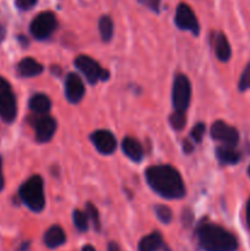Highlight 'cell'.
I'll list each match as a JSON object with an SVG mask.
<instances>
[{
	"label": "cell",
	"instance_id": "4fadbf2b",
	"mask_svg": "<svg viewBox=\"0 0 250 251\" xmlns=\"http://www.w3.org/2000/svg\"><path fill=\"white\" fill-rule=\"evenodd\" d=\"M212 44L213 49H215L216 56L218 60L221 61H228L230 55H232V49H230L229 42H228L227 37L222 33V32H217L212 36Z\"/></svg>",
	"mask_w": 250,
	"mask_h": 251
},
{
	"label": "cell",
	"instance_id": "7a4b0ae2",
	"mask_svg": "<svg viewBox=\"0 0 250 251\" xmlns=\"http://www.w3.org/2000/svg\"><path fill=\"white\" fill-rule=\"evenodd\" d=\"M199 244L205 251H235L238 249L237 238L213 223H202L198 230Z\"/></svg>",
	"mask_w": 250,
	"mask_h": 251
},
{
	"label": "cell",
	"instance_id": "484cf974",
	"mask_svg": "<svg viewBox=\"0 0 250 251\" xmlns=\"http://www.w3.org/2000/svg\"><path fill=\"white\" fill-rule=\"evenodd\" d=\"M205 130H206L205 124H202V123L196 124L195 126L193 127V130L190 131L191 139H193L196 144H200L201 140H202L203 137V134H205Z\"/></svg>",
	"mask_w": 250,
	"mask_h": 251
},
{
	"label": "cell",
	"instance_id": "d6a6232c",
	"mask_svg": "<svg viewBox=\"0 0 250 251\" xmlns=\"http://www.w3.org/2000/svg\"><path fill=\"white\" fill-rule=\"evenodd\" d=\"M108 251H120V250H119V247H118L115 243H110V244L108 245Z\"/></svg>",
	"mask_w": 250,
	"mask_h": 251
},
{
	"label": "cell",
	"instance_id": "9c48e42d",
	"mask_svg": "<svg viewBox=\"0 0 250 251\" xmlns=\"http://www.w3.org/2000/svg\"><path fill=\"white\" fill-rule=\"evenodd\" d=\"M90 139L97 151L102 154H112L117 149L115 136L108 130H97L91 134Z\"/></svg>",
	"mask_w": 250,
	"mask_h": 251
},
{
	"label": "cell",
	"instance_id": "3957f363",
	"mask_svg": "<svg viewBox=\"0 0 250 251\" xmlns=\"http://www.w3.org/2000/svg\"><path fill=\"white\" fill-rule=\"evenodd\" d=\"M20 198L25 205L33 212H41L46 206L43 179L41 176H32L20 188Z\"/></svg>",
	"mask_w": 250,
	"mask_h": 251
},
{
	"label": "cell",
	"instance_id": "f546056e",
	"mask_svg": "<svg viewBox=\"0 0 250 251\" xmlns=\"http://www.w3.org/2000/svg\"><path fill=\"white\" fill-rule=\"evenodd\" d=\"M184 151L186 152V153H190V152H193L194 150V145L190 144L189 141H184Z\"/></svg>",
	"mask_w": 250,
	"mask_h": 251
},
{
	"label": "cell",
	"instance_id": "4dcf8cb0",
	"mask_svg": "<svg viewBox=\"0 0 250 251\" xmlns=\"http://www.w3.org/2000/svg\"><path fill=\"white\" fill-rule=\"evenodd\" d=\"M4 184H5V180H4V176H2V163H1V158H0V190L4 189Z\"/></svg>",
	"mask_w": 250,
	"mask_h": 251
},
{
	"label": "cell",
	"instance_id": "44dd1931",
	"mask_svg": "<svg viewBox=\"0 0 250 251\" xmlns=\"http://www.w3.org/2000/svg\"><path fill=\"white\" fill-rule=\"evenodd\" d=\"M73 221L76 229L80 230V232H86L88 229V217L86 215V212H82L80 210H75L73 213Z\"/></svg>",
	"mask_w": 250,
	"mask_h": 251
},
{
	"label": "cell",
	"instance_id": "5b68a950",
	"mask_svg": "<svg viewBox=\"0 0 250 251\" xmlns=\"http://www.w3.org/2000/svg\"><path fill=\"white\" fill-rule=\"evenodd\" d=\"M75 65L91 85H95L98 81H107L109 78V73L87 55L77 56L75 59Z\"/></svg>",
	"mask_w": 250,
	"mask_h": 251
},
{
	"label": "cell",
	"instance_id": "ac0fdd59",
	"mask_svg": "<svg viewBox=\"0 0 250 251\" xmlns=\"http://www.w3.org/2000/svg\"><path fill=\"white\" fill-rule=\"evenodd\" d=\"M161 248H163V238L158 232L146 235L139 243V251H158Z\"/></svg>",
	"mask_w": 250,
	"mask_h": 251
},
{
	"label": "cell",
	"instance_id": "7c38bea8",
	"mask_svg": "<svg viewBox=\"0 0 250 251\" xmlns=\"http://www.w3.org/2000/svg\"><path fill=\"white\" fill-rule=\"evenodd\" d=\"M17 114L16 97L11 90L0 96V117L4 122H14Z\"/></svg>",
	"mask_w": 250,
	"mask_h": 251
},
{
	"label": "cell",
	"instance_id": "4316f807",
	"mask_svg": "<svg viewBox=\"0 0 250 251\" xmlns=\"http://www.w3.org/2000/svg\"><path fill=\"white\" fill-rule=\"evenodd\" d=\"M37 2V0H16V5L21 10H28L31 7L34 6V4Z\"/></svg>",
	"mask_w": 250,
	"mask_h": 251
},
{
	"label": "cell",
	"instance_id": "8992f818",
	"mask_svg": "<svg viewBox=\"0 0 250 251\" xmlns=\"http://www.w3.org/2000/svg\"><path fill=\"white\" fill-rule=\"evenodd\" d=\"M58 26L56 17L53 12L43 11L37 15L31 22V33L36 39H46L54 32Z\"/></svg>",
	"mask_w": 250,
	"mask_h": 251
},
{
	"label": "cell",
	"instance_id": "603a6c76",
	"mask_svg": "<svg viewBox=\"0 0 250 251\" xmlns=\"http://www.w3.org/2000/svg\"><path fill=\"white\" fill-rule=\"evenodd\" d=\"M154 211H156L157 218H158L162 223H164V225L171 223L172 217H173L171 208L167 207V206L164 205H157L156 207H154Z\"/></svg>",
	"mask_w": 250,
	"mask_h": 251
},
{
	"label": "cell",
	"instance_id": "ba28073f",
	"mask_svg": "<svg viewBox=\"0 0 250 251\" xmlns=\"http://www.w3.org/2000/svg\"><path fill=\"white\" fill-rule=\"evenodd\" d=\"M175 25L180 29L190 31L195 36H198L199 32H200V26H199V21L196 19L195 14L191 10V7L188 4H184V2L179 4V6L176 7Z\"/></svg>",
	"mask_w": 250,
	"mask_h": 251
},
{
	"label": "cell",
	"instance_id": "cb8c5ba5",
	"mask_svg": "<svg viewBox=\"0 0 250 251\" xmlns=\"http://www.w3.org/2000/svg\"><path fill=\"white\" fill-rule=\"evenodd\" d=\"M86 215H87V217L92 221V223H93V226H95L96 229H100V215H98L97 208H96L92 203L88 202L87 205H86Z\"/></svg>",
	"mask_w": 250,
	"mask_h": 251
},
{
	"label": "cell",
	"instance_id": "1f68e13d",
	"mask_svg": "<svg viewBox=\"0 0 250 251\" xmlns=\"http://www.w3.org/2000/svg\"><path fill=\"white\" fill-rule=\"evenodd\" d=\"M247 223H248V227L250 228V199L247 202Z\"/></svg>",
	"mask_w": 250,
	"mask_h": 251
},
{
	"label": "cell",
	"instance_id": "836d02e7",
	"mask_svg": "<svg viewBox=\"0 0 250 251\" xmlns=\"http://www.w3.org/2000/svg\"><path fill=\"white\" fill-rule=\"evenodd\" d=\"M82 251H96V249L92 245H85V247L82 248Z\"/></svg>",
	"mask_w": 250,
	"mask_h": 251
},
{
	"label": "cell",
	"instance_id": "e575fe53",
	"mask_svg": "<svg viewBox=\"0 0 250 251\" xmlns=\"http://www.w3.org/2000/svg\"><path fill=\"white\" fill-rule=\"evenodd\" d=\"M248 173H249V176H250V166H249V169H248Z\"/></svg>",
	"mask_w": 250,
	"mask_h": 251
},
{
	"label": "cell",
	"instance_id": "83f0119b",
	"mask_svg": "<svg viewBox=\"0 0 250 251\" xmlns=\"http://www.w3.org/2000/svg\"><path fill=\"white\" fill-rule=\"evenodd\" d=\"M142 4L146 5L149 9H151L152 11L158 12L159 5H161V0H141Z\"/></svg>",
	"mask_w": 250,
	"mask_h": 251
},
{
	"label": "cell",
	"instance_id": "6da1fadb",
	"mask_svg": "<svg viewBox=\"0 0 250 251\" xmlns=\"http://www.w3.org/2000/svg\"><path fill=\"white\" fill-rule=\"evenodd\" d=\"M145 176L152 190L162 198L173 200L185 196V184L180 174L169 164L150 167L147 168Z\"/></svg>",
	"mask_w": 250,
	"mask_h": 251
},
{
	"label": "cell",
	"instance_id": "30bf717a",
	"mask_svg": "<svg viewBox=\"0 0 250 251\" xmlns=\"http://www.w3.org/2000/svg\"><path fill=\"white\" fill-rule=\"evenodd\" d=\"M36 139L38 142H48L56 130V122L48 115H41L34 122Z\"/></svg>",
	"mask_w": 250,
	"mask_h": 251
},
{
	"label": "cell",
	"instance_id": "8fae6325",
	"mask_svg": "<svg viewBox=\"0 0 250 251\" xmlns=\"http://www.w3.org/2000/svg\"><path fill=\"white\" fill-rule=\"evenodd\" d=\"M85 95V86L82 80L76 74H69L65 80V96L69 102L77 103Z\"/></svg>",
	"mask_w": 250,
	"mask_h": 251
},
{
	"label": "cell",
	"instance_id": "d6986e66",
	"mask_svg": "<svg viewBox=\"0 0 250 251\" xmlns=\"http://www.w3.org/2000/svg\"><path fill=\"white\" fill-rule=\"evenodd\" d=\"M216 156L218 161L222 164H235L239 162L240 154L239 152L235 151L234 147L230 146H220L216 150Z\"/></svg>",
	"mask_w": 250,
	"mask_h": 251
},
{
	"label": "cell",
	"instance_id": "5bb4252c",
	"mask_svg": "<svg viewBox=\"0 0 250 251\" xmlns=\"http://www.w3.org/2000/svg\"><path fill=\"white\" fill-rule=\"evenodd\" d=\"M122 149L125 156L129 157L131 161L140 162L144 158V150H142V146L134 137H125L122 142Z\"/></svg>",
	"mask_w": 250,
	"mask_h": 251
},
{
	"label": "cell",
	"instance_id": "2e32d148",
	"mask_svg": "<svg viewBox=\"0 0 250 251\" xmlns=\"http://www.w3.org/2000/svg\"><path fill=\"white\" fill-rule=\"evenodd\" d=\"M17 70H19L20 75L24 77H33L43 71V66L34 59L25 58L19 63Z\"/></svg>",
	"mask_w": 250,
	"mask_h": 251
},
{
	"label": "cell",
	"instance_id": "9a60e30c",
	"mask_svg": "<svg viewBox=\"0 0 250 251\" xmlns=\"http://www.w3.org/2000/svg\"><path fill=\"white\" fill-rule=\"evenodd\" d=\"M44 244L49 248V249H55V248L61 247L65 243L66 235L64 233L63 228L59 226H53L49 228L44 234Z\"/></svg>",
	"mask_w": 250,
	"mask_h": 251
},
{
	"label": "cell",
	"instance_id": "e0dca14e",
	"mask_svg": "<svg viewBox=\"0 0 250 251\" xmlns=\"http://www.w3.org/2000/svg\"><path fill=\"white\" fill-rule=\"evenodd\" d=\"M29 109L32 112H34L36 114H41V115H46L47 113L50 110L51 107V102L49 100L48 96L43 95V93H38V95H34L33 97L29 100Z\"/></svg>",
	"mask_w": 250,
	"mask_h": 251
},
{
	"label": "cell",
	"instance_id": "ffe728a7",
	"mask_svg": "<svg viewBox=\"0 0 250 251\" xmlns=\"http://www.w3.org/2000/svg\"><path fill=\"white\" fill-rule=\"evenodd\" d=\"M98 27H100V33L103 42H109L114 33V24L112 19L109 16H102L98 22Z\"/></svg>",
	"mask_w": 250,
	"mask_h": 251
},
{
	"label": "cell",
	"instance_id": "f1b7e54d",
	"mask_svg": "<svg viewBox=\"0 0 250 251\" xmlns=\"http://www.w3.org/2000/svg\"><path fill=\"white\" fill-rule=\"evenodd\" d=\"M7 91H10L9 82H7L4 77H1V76H0V96L4 95V93L7 92Z\"/></svg>",
	"mask_w": 250,
	"mask_h": 251
},
{
	"label": "cell",
	"instance_id": "52a82bcc",
	"mask_svg": "<svg viewBox=\"0 0 250 251\" xmlns=\"http://www.w3.org/2000/svg\"><path fill=\"white\" fill-rule=\"evenodd\" d=\"M211 136L216 141L222 142L225 146L234 147L239 141V134L237 129L225 122H215L211 126Z\"/></svg>",
	"mask_w": 250,
	"mask_h": 251
},
{
	"label": "cell",
	"instance_id": "277c9868",
	"mask_svg": "<svg viewBox=\"0 0 250 251\" xmlns=\"http://www.w3.org/2000/svg\"><path fill=\"white\" fill-rule=\"evenodd\" d=\"M191 98V85L185 75H178L174 78L172 88V103L176 112H186Z\"/></svg>",
	"mask_w": 250,
	"mask_h": 251
},
{
	"label": "cell",
	"instance_id": "7402d4cb",
	"mask_svg": "<svg viewBox=\"0 0 250 251\" xmlns=\"http://www.w3.org/2000/svg\"><path fill=\"white\" fill-rule=\"evenodd\" d=\"M169 123H171V126L174 130H181L184 129V126L186 125V115L184 112H174L173 114H171L169 117Z\"/></svg>",
	"mask_w": 250,
	"mask_h": 251
},
{
	"label": "cell",
	"instance_id": "d4e9b609",
	"mask_svg": "<svg viewBox=\"0 0 250 251\" xmlns=\"http://www.w3.org/2000/svg\"><path fill=\"white\" fill-rule=\"evenodd\" d=\"M240 91H247L250 88V63L245 66L242 76H240L239 85H238Z\"/></svg>",
	"mask_w": 250,
	"mask_h": 251
}]
</instances>
